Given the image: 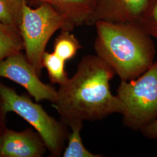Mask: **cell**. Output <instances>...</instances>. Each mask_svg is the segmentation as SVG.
I'll use <instances>...</instances> for the list:
<instances>
[{"label": "cell", "instance_id": "1", "mask_svg": "<svg viewBox=\"0 0 157 157\" xmlns=\"http://www.w3.org/2000/svg\"><path fill=\"white\" fill-rule=\"evenodd\" d=\"M115 74L96 54L83 57L76 73L57 90L53 107L62 122L71 127L85 121L102 120L113 113L122 115L124 104L110 90L109 82Z\"/></svg>", "mask_w": 157, "mask_h": 157}, {"label": "cell", "instance_id": "2", "mask_svg": "<svg viewBox=\"0 0 157 157\" xmlns=\"http://www.w3.org/2000/svg\"><path fill=\"white\" fill-rule=\"evenodd\" d=\"M94 48L121 78L129 82L139 78L154 63V43L137 22L98 21Z\"/></svg>", "mask_w": 157, "mask_h": 157}, {"label": "cell", "instance_id": "3", "mask_svg": "<svg viewBox=\"0 0 157 157\" xmlns=\"http://www.w3.org/2000/svg\"><path fill=\"white\" fill-rule=\"evenodd\" d=\"M75 27L58 12L47 4L36 8L25 3L19 25L22 37L25 56L39 76L43 67L42 59L52 35L58 30L72 32Z\"/></svg>", "mask_w": 157, "mask_h": 157}, {"label": "cell", "instance_id": "4", "mask_svg": "<svg viewBox=\"0 0 157 157\" xmlns=\"http://www.w3.org/2000/svg\"><path fill=\"white\" fill-rule=\"evenodd\" d=\"M11 112L33 127L52 156L61 155L69 136L67 125L50 116L41 105L27 95H19L14 89L0 83V113L5 118L7 113Z\"/></svg>", "mask_w": 157, "mask_h": 157}, {"label": "cell", "instance_id": "5", "mask_svg": "<svg viewBox=\"0 0 157 157\" xmlns=\"http://www.w3.org/2000/svg\"><path fill=\"white\" fill-rule=\"evenodd\" d=\"M124 111L123 124L134 131H140L157 119V62L139 78L121 80L117 90Z\"/></svg>", "mask_w": 157, "mask_h": 157}, {"label": "cell", "instance_id": "6", "mask_svg": "<svg viewBox=\"0 0 157 157\" xmlns=\"http://www.w3.org/2000/svg\"><path fill=\"white\" fill-rule=\"evenodd\" d=\"M22 52L6 58L0 62V78H8L22 86L36 102L56 101L57 90L45 84Z\"/></svg>", "mask_w": 157, "mask_h": 157}, {"label": "cell", "instance_id": "7", "mask_svg": "<svg viewBox=\"0 0 157 157\" xmlns=\"http://www.w3.org/2000/svg\"><path fill=\"white\" fill-rule=\"evenodd\" d=\"M47 148L36 131L17 132L6 126L0 132V157H41Z\"/></svg>", "mask_w": 157, "mask_h": 157}, {"label": "cell", "instance_id": "8", "mask_svg": "<svg viewBox=\"0 0 157 157\" xmlns=\"http://www.w3.org/2000/svg\"><path fill=\"white\" fill-rule=\"evenodd\" d=\"M148 0H96L90 25L98 21L137 22Z\"/></svg>", "mask_w": 157, "mask_h": 157}, {"label": "cell", "instance_id": "9", "mask_svg": "<svg viewBox=\"0 0 157 157\" xmlns=\"http://www.w3.org/2000/svg\"><path fill=\"white\" fill-rule=\"evenodd\" d=\"M35 4H47L53 7L75 28L90 25L96 0H30Z\"/></svg>", "mask_w": 157, "mask_h": 157}, {"label": "cell", "instance_id": "10", "mask_svg": "<svg viewBox=\"0 0 157 157\" xmlns=\"http://www.w3.org/2000/svg\"><path fill=\"white\" fill-rule=\"evenodd\" d=\"M24 50L19 28L0 22V62Z\"/></svg>", "mask_w": 157, "mask_h": 157}, {"label": "cell", "instance_id": "11", "mask_svg": "<svg viewBox=\"0 0 157 157\" xmlns=\"http://www.w3.org/2000/svg\"><path fill=\"white\" fill-rule=\"evenodd\" d=\"M65 62L54 52H44L42 59L43 66L47 69L52 83L60 86L67 81L69 78L65 70Z\"/></svg>", "mask_w": 157, "mask_h": 157}, {"label": "cell", "instance_id": "12", "mask_svg": "<svg viewBox=\"0 0 157 157\" xmlns=\"http://www.w3.org/2000/svg\"><path fill=\"white\" fill-rule=\"evenodd\" d=\"M82 45L71 31L61 30L54 41V52L67 61L76 56Z\"/></svg>", "mask_w": 157, "mask_h": 157}, {"label": "cell", "instance_id": "13", "mask_svg": "<svg viewBox=\"0 0 157 157\" xmlns=\"http://www.w3.org/2000/svg\"><path fill=\"white\" fill-rule=\"evenodd\" d=\"M83 127V123L71 126L72 132L68 136V144L62 154L63 157H100V154H95L89 151L84 147L80 132Z\"/></svg>", "mask_w": 157, "mask_h": 157}, {"label": "cell", "instance_id": "14", "mask_svg": "<svg viewBox=\"0 0 157 157\" xmlns=\"http://www.w3.org/2000/svg\"><path fill=\"white\" fill-rule=\"evenodd\" d=\"M26 2V0H0V22L19 28Z\"/></svg>", "mask_w": 157, "mask_h": 157}, {"label": "cell", "instance_id": "15", "mask_svg": "<svg viewBox=\"0 0 157 157\" xmlns=\"http://www.w3.org/2000/svg\"><path fill=\"white\" fill-rule=\"evenodd\" d=\"M151 37L157 39V0H148L137 21Z\"/></svg>", "mask_w": 157, "mask_h": 157}, {"label": "cell", "instance_id": "16", "mask_svg": "<svg viewBox=\"0 0 157 157\" xmlns=\"http://www.w3.org/2000/svg\"><path fill=\"white\" fill-rule=\"evenodd\" d=\"M141 134L148 139H157V119L141 129Z\"/></svg>", "mask_w": 157, "mask_h": 157}, {"label": "cell", "instance_id": "17", "mask_svg": "<svg viewBox=\"0 0 157 157\" xmlns=\"http://www.w3.org/2000/svg\"><path fill=\"white\" fill-rule=\"evenodd\" d=\"M4 119L5 118L3 117L1 113H0V132L2 130V129H3L5 127V124H4Z\"/></svg>", "mask_w": 157, "mask_h": 157}]
</instances>
